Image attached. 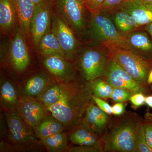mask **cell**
I'll use <instances>...</instances> for the list:
<instances>
[{
  "instance_id": "6da1fadb",
  "label": "cell",
  "mask_w": 152,
  "mask_h": 152,
  "mask_svg": "<svg viewBox=\"0 0 152 152\" xmlns=\"http://www.w3.org/2000/svg\"><path fill=\"white\" fill-rule=\"evenodd\" d=\"M61 93L58 102L48 108L65 128L72 130L81 123L88 106L92 101L94 82L74 80L61 83Z\"/></svg>"
},
{
  "instance_id": "7a4b0ae2",
  "label": "cell",
  "mask_w": 152,
  "mask_h": 152,
  "mask_svg": "<svg viewBox=\"0 0 152 152\" xmlns=\"http://www.w3.org/2000/svg\"><path fill=\"white\" fill-rule=\"evenodd\" d=\"M142 119L130 111L112 118L101 139L104 152H137L136 134Z\"/></svg>"
},
{
  "instance_id": "3957f363",
  "label": "cell",
  "mask_w": 152,
  "mask_h": 152,
  "mask_svg": "<svg viewBox=\"0 0 152 152\" xmlns=\"http://www.w3.org/2000/svg\"><path fill=\"white\" fill-rule=\"evenodd\" d=\"M8 127L7 142L1 144V151H26L44 147L32 128L22 118L17 110L5 113Z\"/></svg>"
},
{
  "instance_id": "277c9868",
  "label": "cell",
  "mask_w": 152,
  "mask_h": 152,
  "mask_svg": "<svg viewBox=\"0 0 152 152\" xmlns=\"http://www.w3.org/2000/svg\"><path fill=\"white\" fill-rule=\"evenodd\" d=\"M90 14L88 35L93 42L107 48L118 46L130 50L127 38L120 34L107 14L100 11Z\"/></svg>"
},
{
  "instance_id": "5b68a950",
  "label": "cell",
  "mask_w": 152,
  "mask_h": 152,
  "mask_svg": "<svg viewBox=\"0 0 152 152\" xmlns=\"http://www.w3.org/2000/svg\"><path fill=\"white\" fill-rule=\"evenodd\" d=\"M107 49L110 58L129 74L138 83L145 88L152 89V87L147 82L148 76L152 69V62L130 50L118 46Z\"/></svg>"
},
{
  "instance_id": "8992f818",
  "label": "cell",
  "mask_w": 152,
  "mask_h": 152,
  "mask_svg": "<svg viewBox=\"0 0 152 152\" xmlns=\"http://www.w3.org/2000/svg\"><path fill=\"white\" fill-rule=\"evenodd\" d=\"M108 50L96 45L82 51L78 57L77 66L82 78L94 81L105 73L110 60Z\"/></svg>"
},
{
  "instance_id": "52a82bcc",
  "label": "cell",
  "mask_w": 152,
  "mask_h": 152,
  "mask_svg": "<svg viewBox=\"0 0 152 152\" xmlns=\"http://www.w3.org/2000/svg\"><path fill=\"white\" fill-rule=\"evenodd\" d=\"M53 7L79 37L88 34L87 9L82 0H51Z\"/></svg>"
},
{
  "instance_id": "ba28073f",
  "label": "cell",
  "mask_w": 152,
  "mask_h": 152,
  "mask_svg": "<svg viewBox=\"0 0 152 152\" xmlns=\"http://www.w3.org/2000/svg\"><path fill=\"white\" fill-rule=\"evenodd\" d=\"M51 30L65 55L73 61L77 55L79 43L73 30L58 13H52Z\"/></svg>"
},
{
  "instance_id": "9c48e42d",
  "label": "cell",
  "mask_w": 152,
  "mask_h": 152,
  "mask_svg": "<svg viewBox=\"0 0 152 152\" xmlns=\"http://www.w3.org/2000/svg\"><path fill=\"white\" fill-rule=\"evenodd\" d=\"M101 78L113 88L129 90L134 94L142 93L146 96L152 95V89H148L138 83L129 73L110 59L105 73Z\"/></svg>"
},
{
  "instance_id": "30bf717a",
  "label": "cell",
  "mask_w": 152,
  "mask_h": 152,
  "mask_svg": "<svg viewBox=\"0 0 152 152\" xmlns=\"http://www.w3.org/2000/svg\"><path fill=\"white\" fill-rule=\"evenodd\" d=\"M53 8L51 0H43L35 6L31 20L30 32L36 47H38L41 39L50 29Z\"/></svg>"
},
{
  "instance_id": "8fae6325",
  "label": "cell",
  "mask_w": 152,
  "mask_h": 152,
  "mask_svg": "<svg viewBox=\"0 0 152 152\" xmlns=\"http://www.w3.org/2000/svg\"><path fill=\"white\" fill-rule=\"evenodd\" d=\"M17 110L24 121L34 129L42 120L50 113L37 98L22 95Z\"/></svg>"
},
{
  "instance_id": "7c38bea8",
  "label": "cell",
  "mask_w": 152,
  "mask_h": 152,
  "mask_svg": "<svg viewBox=\"0 0 152 152\" xmlns=\"http://www.w3.org/2000/svg\"><path fill=\"white\" fill-rule=\"evenodd\" d=\"M44 57V65L55 80L60 83H69L76 80V70L69 61L59 56Z\"/></svg>"
},
{
  "instance_id": "4fadbf2b",
  "label": "cell",
  "mask_w": 152,
  "mask_h": 152,
  "mask_svg": "<svg viewBox=\"0 0 152 152\" xmlns=\"http://www.w3.org/2000/svg\"><path fill=\"white\" fill-rule=\"evenodd\" d=\"M96 104L93 99L84 114L81 122L102 137L112 118L110 115L102 110Z\"/></svg>"
},
{
  "instance_id": "5bb4252c",
  "label": "cell",
  "mask_w": 152,
  "mask_h": 152,
  "mask_svg": "<svg viewBox=\"0 0 152 152\" xmlns=\"http://www.w3.org/2000/svg\"><path fill=\"white\" fill-rule=\"evenodd\" d=\"M21 32L18 30L11 42L10 61L15 70L23 72L30 63V57L24 37Z\"/></svg>"
},
{
  "instance_id": "9a60e30c",
  "label": "cell",
  "mask_w": 152,
  "mask_h": 152,
  "mask_svg": "<svg viewBox=\"0 0 152 152\" xmlns=\"http://www.w3.org/2000/svg\"><path fill=\"white\" fill-rule=\"evenodd\" d=\"M127 38L130 50L152 63V40L143 27L132 33Z\"/></svg>"
},
{
  "instance_id": "2e32d148",
  "label": "cell",
  "mask_w": 152,
  "mask_h": 152,
  "mask_svg": "<svg viewBox=\"0 0 152 152\" xmlns=\"http://www.w3.org/2000/svg\"><path fill=\"white\" fill-rule=\"evenodd\" d=\"M119 7L128 12L141 27L152 23V5L142 0L127 1Z\"/></svg>"
},
{
  "instance_id": "e0dca14e",
  "label": "cell",
  "mask_w": 152,
  "mask_h": 152,
  "mask_svg": "<svg viewBox=\"0 0 152 152\" xmlns=\"http://www.w3.org/2000/svg\"><path fill=\"white\" fill-rule=\"evenodd\" d=\"M106 13L111 19L120 34L125 38L142 28L139 26L128 12L119 7Z\"/></svg>"
},
{
  "instance_id": "ac0fdd59",
  "label": "cell",
  "mask_w": 152,
  "mask_h": 152,
  "mask_svg": "<svg viewBox=\"0 0 152 152\" xmlns=\"http://www.w3.org/2000/svg\"><path fill=\"white\" fill-rule=\"evenodd\" d=\"M102 137L81 122L71 131L69 138L71 142L77 145L102 147L101 144Z\"/></svg>"
},
{
  "instance_id": "d6986e66",
  "label": "cell",
  "mask_w": 152,
  "mask_h": 152,
  "mask_svg": "<svg viewBox=\"0 0 152 152\" xmlns=\"http://www.w3.org/2000/svg\"><path fill=\"white\" fill-rule=\"evenodd\" d=\"M14 2L20 30L24 37L28 38L31 34V20L35 5L31 0H14Z\"/></svg>"
},
{
  "instance_id": "ffe728a7",
  "label": "cell",
  "mask_w": 152,
  "mask_h": 152,
  "mask_svg": "<svg viewBox=\"0 0 152 152\" xmlns=\"http://www.w3.org/2000/svg\"><path fill=\"white\" fill-rule=\"evenodd\" d=\"M53 80L48 74H37L26 82L23 95L37 98Z\"/></svg>"
},
{
  "instance_id": "44dd1931",
  "label": "cell",
  "mask_w": 152,
  "mask_h": 152,
  "mask_svg": "<svg viewBox=\"0 0 152 152\" xmlns=\"http://www.w3.org/2000/svg\"><path fill=\"white\" fill-rule=\"evenodd\" d=\"M64 129L65 128L62 123L50 113L42 120L34 131L37 137L39 140L57 133L62 132Z\"/></svg>"
},
{
  "instance_id": "7402d4cb",
  "label": "cell",
  "mask_w": 152,
  "mask_h": 152,
  "mask_svg": "<svg viewBox=\"0 0 152 152\" xmlns=\"http://www.w3.org/2000/svg\"><path fill=\"white\" fill-rule=\"evenodd\" d=\"M0 96L1 107L5 112L17 110L20 96L15 87L10 81L4 80L1 83Z\"/></svg>"
},
{
  "instance_id": "603a6c76",
  "label": "cell",
  "mask_w": 152,
  "mask_h": 152,
  "mask_svg": "<svg viewBox=\"0 0 152 152\" xmlns=\"http://www.w3.org/2000/svg\"><path fill=\"white\" fill-rule=\"evenodd\" d=\"M38 48L40 53L44 57L57 56L66 59L65 55L51 28L41 39Z\"/></svg>"
},
{
  "instance_id": "cb8c5ba5",
  "label": "cell",
  "mask_w": 152,
  "mask_h": 152,
  "mask_svg": "<svg viewBox=\"0 0 152 152\" xmlns=\"http://www.w3.org/2000/svg\"><path fill=\"white\" fill-rule=\"evenodd\" d=\"M17 17L14 0H0V26L2 31L9 32Z\"/></svg>"
},
{
  "instance_id": "d4e9b609",
  "label": "cell",
  "mask_w": 152,
  "mask_h": 152,
  "mask_svg": "<svg viewBox=\"0 0 152 152\" xmlns=\"http://www.w3.org/2000/svg\"><path fill=\"white\" fill-rule=\"evenodd\" d=\"M39 140L48 152H66L68 148L67 137L63 132Z\"/></svg>"
},
{
  "instance_id": "484cf974",
  "label": "cell",
  "mask_w": 152,
  "mask_h": 152,
  "mask_svg": "<svg viewBox=\"0 0 152 152\" xmlns=\"http://www.w3.org/2000/svg\"><path fill=\"white\" fill-rule=\"evenodd\" d=\"M61 93V83L54 80L37 98L48 108L58 102Z\"/></svg>"
},
{
  "instance_id": "4316f807",
  "label": "cell",
  "mask_w": 152,
  "mask_h": 152,
  "mask_svg": "<svg viewBox=\"0 0 152 152\" xmlns=\"http://www.w3.org/2000/svg\"><path fill=\"white\" fill-rule=\"evenodd\" d=\"M93 82L94 96L102 99L110 98L113 89L110 84L101 78L96 79Z\"/></svg>"
},
{
  "instance_id": "83f0119b",
  "label": "cell",
  "mask_w": 152,
  "mask_h": 152,
  "mask_svg": "<svg viewBox=\"0 0 152 152\" xmlns=\"http://www.w3.org/2000/svg\"><path fill=\"white\" fill-rule=\"evenodd\" d=\"M142 121L139 125L136 134L135 142L137 152H152V148L147 143Z\"/></svg>"
},
{
  "instance_id": "f1b7e54d",
  "label": "cell",
  "mask_w": 152,
  "mask_h": 152,
  "mask_svg": "<svg viewBox=\"0 0 152 152\" xmlns=\"http://www.w3.org/2000/svg\"><path fill=\"white\" fill-rule=\"evenodd\" d=\"M134 94L132 92L126 89L114 88L110 98L115 102H124L129 100Z\"/></svg>"
},
{
  "instance_id": "f546056e",
  "label": "cell",
  "mask_w": 152,
  "mask_h": 152,
  "mask_svg": "<svg viewBox=\"0 0 152 152\" xmlns=\"http://www.w3.org/2000/svg\"><path fill=\"white\" fill-rule=\"evenodd\" d=\"M142 124L147 143L152 148V113L149 110L145 114Z\"/></svg>"
},
{
  "instance_id": "4dcf8cb0",
  "label": "cell",
  "mask_w": 152,
  "mask_h": 152,
  "mask_svg": "<svg viewBox=\"0 0 152 152\" xmlns=\"http://www.w3.org/2000/svg\"><path fill=\"white\" fill-rule=\"evenodd\" d=\"M66 152H104L101 146L78 145L68 148Z\"/></svg>"
},
{
  "instance_id": "1f68e13d",
  "label": "cell",
  "mask_w": 152,
  "mask_h": 152,
  "mask_svg": "<svg viewBox=\"0 0 152 152\" xmlns=\"http://www.w3.org/2000/svg\"><path fill=\"white\" fill-rule=\"evenodd\" d=\"M105 0H83V3L87 10L90 13L99 12Z\"/></svg>"
},
{
  "instance_id": "d6a6232c",
  "label": "cell",
  "mask_w": 152,
  "mask_h": 152,
  "mask_svg": "<svg viewBox=\"0 0 152 152\" xmlns=\"http://www.w3.org/2000/svg\"><path fill=\"white\" fill-rule=\"evenodd\" d=\"M124 0H105L101 11L107 13L116 8L124 2Z\"/></svg>"
},
{
  "instance_id": "836d02e7",
  "label": "cell",
  "mask_w": 152,
  "mask_h": 152,
  "mask_svg": "<svg viewBox=\"0 0 152 152\" xmlns=\"http://www.w3.org/2000/svg\"><path fill=\"white\" fill-rule=\"evenodd\" d=\"M146 96L142 93L134 94L129 100L134 108L137 109L145 104Z\"/></svg>"
},
{
  "instance_id": "e575fe53",
  "label": "cell",
  "mask_w": 152,
  "mask_h": 152,
  "mask_svg": "<svg viewBox=\"0 0 152 152\" xmlns=\"http://www.w3.org/2000/svg\"><path fill=\"white\" fill-rule=\"evenodd\" d=\"M92 99L96 104L102 110L105 112L106 113L109 114V115H110L111 114H113V113H112V107L108 103L102 99L95 96L93 95L92 96Z\"/></svg>"
},
{
  "instance_id": "d590c367",
  "label": "cell",
  "mask_w": 152,
  "mask_h": 152,
  "mask_svg": "<svg viewBox=\"0 0 152 152\" xmlns=\"http://www.w3.org/2000/svg\"><path fill=\"white\" fill-rule=\"evenodd\" d=\"M125 104L123 102H118L112 107V113L115 115H121L125 113Z\"/></svg>"
},
{
  "instance_id": "8d00e7d4",
  "label": "cell",
  "mask_w": 152,
  "mask_h": 152,
  "mask_svg": "<svg viewBox=\"0 0 152 152\" xmlns=\"http://www.w3.org/2000/svg\"><path fill=\"white\" fill-rule=\"evenodd\" d=\"M143 28L148 33L152 40V23L145 26Z\"/></svg>"
},
{
  "instance_id": "74e56055",
  "label": "cell",
  "mask_w": 152,
  "mask_h": 152,
  "mask_svg": "<svg viewBox=\"0 0 152 152\" xmlns=\"http://www.w3.org/2000/svg\"><path fill=\"white\" fill-rule=\"evenodd\" d=\"M145 104L148 107L152 108V95L146 96Z\"/></svg>"
},
{
  "instance_id": "f35d334b",
  "label": "cell",
  "mask_w": 152,
  "mask_h": 152,
  "mask_svg": "<svg viewBox=\"0 0 152 152\" xmlns=\"http://www.w3.org/2000/svg\"><path fill=\"white\" fill-rule=\"evenodd\" d=\"M148 84L152 87V69L149 74L147 80Z\"/></svg>"
},
{
  "instance_id": "ab89813d",
  "label": "cell",
  "mask_w": 152,
  "mask_h": 152,
  "mask_svg": "<svg viewBox=\"0 0 152 152\" xmlns=\"http://www.w3.org/2000/svg\"><path fill=\"white\" fill-rule=\"evenodd\" d=\"M31 1L35 5H36L42 2L43 0H31Z\"/></svg>"
},
{
  "instance_id": "60d3db41",
  "label": "cell",
  "mask_w": 152,
  "mask_h": 152,
  "mask_svg": "<svg viewBox=\"0 0 152 152\" xmlns=\"http://www.w3.org/2000/svg\"><path fill=\"white\" fill-rule=\"evenodd\" d=\"M142 1H145V2L152 5V0H142Z\"/></svg>"
},
{
  "instance_id": "b9f144b4",
  "label": "cell",
  "mask_w": 152,
  "mask_h": 152,
  "mask_svg": "<svg viewBox=\"0 0 152 152\" xmlns=\"http://www.w3.org/2000/svg\"><path fill=\"white\" fill-rule=\"evenodd\" d=\"M134 1V0H127L126 1ZM126 2V1H125Z\"/></svg>"
},
{
  "instance_id": "7bdbcfd3",
  "label": "cell",
  "mask_w": 152,
  "mask_h": 152,
  "mask_svg": "<svg viewBox=\"0 0 152 152\" xmlns=\"http://www.w3.org/2000/svg\"><path fill=\"white\" fill-rule=\"evenodd\" d=\"M126 1H127V0H124V2ZM124 2H123V3H124Z\"/></svg>"
},
{
  "instance_id": "ee69618b",
  "label": "cell",
  "mask_w": 152,
  "mask_h": 152,
  "mask_svg": "<svg viewBox=\"0 0 152 152\" xmlns=\"http://www.w3.org/2000/svg\"><path fill=\"white\" fill-rule=\"evenodd\" d=\"M82 1H83V0H82Z\"/></svg>"
}]
</instances>
